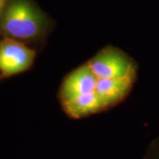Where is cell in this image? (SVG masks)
Listing matches in <instances>:
<instances>
[{
  "instance_id": "obj_3",
  "label": "cell",
  "mask_w": 159,
  "mask_h": 159,
  "mask_svg": "<svg viewBox=\"0 0 159 159\" xmlns=\"http://www.w3.org/2000/svg\"><path fill=\"white\" fill-rule=\"evenodd\" d=\"M35 57L33 49L21 41L5 38L0 41V73L10 77L28 69Z\"/></svg>"
},
{
  "instance_id": "obj_4",
  "label": "cell",
  "mask_w": 159,
  "mask_h": 159,
  "mask_svg": "<svg viewBox=\"0 0 159 159\" xmlns=\"http://www.w3.org/2000/svg\"><path fill=\"white\" fill-rule=\"evenodd\" d=\"M98 77L88 63L72 71L63 80L61 88L62 100L95 92Z\"/></svg>"
},
{
  "instance_id": "obj_1",
  "label": "cell",
  "mask_w": 159,
  "mask_h": 159,
  "mask_svg": "<svg viewBox=\"0 0 159 159\" xmlns=\"http://www.w3.org/2000/svg\"><path fill=\"white\" fill-rule=\"evenodd\" d=\"M2 28L14 39H33L44 31V15L30 0H12L4 11Z\"/></svg>"
},
{
  "instance_id": "obj_2",
  "label": "cell",
  "mask_w": 159,
  "mask_h": 159,
  "mask_svg": "<svg viewBox=\"0 0 159 159\" xmlns=\"http://www.w3.org/2000/svg\"><path fill=\"white\" fill-rule=\"evenodd\" d=\"M87 63L98 78H135L136 75L132 60L114 47L103 48Z\"/></svg>"
},
{
  "instance_id": "obj_6",
  "label": "cell",
  "mask_w": 159,
  "mask_h": 159,
  "mask_svg": "<svg viewBox=\"0 0 159 159\" xmlns=\"http://www.w3.org/2000/svg\"><path fill=\"white\" fill-rule=\"evenodd\" d=\"M63 105L64 110L74 118H80L105 108L102 100L95 92L63 100Z\"/></svg>"
},
{
  "instance_id": "obj_5",
  "label": "cell",
  "mask_w": 159,
  "mask_h": 159,
  "mask_svg": "<svg viewBox=\"0 0 159 159\" xmlns=\"http://www.w3.org/2000/svg\"><path fill=\"white\" fill-rule=\"evenodd\" d=\"M134 78H98L95 93L98 95L105 107L122 99L130 91Z\"/></svg>"
},
{
  "instance_id": "obj_7",
  "label": "cell",
  "mask_w": 159,
  "mask_h": 159,
  "mask_svg": "<svg viewBox=\"0 0 159 159\" xmlns=\"http://www.w3.org/2000/svg\"><path fill=\"white\" fill-rule=\"evenodd\" d=\"M6 5V0H0V13L3 11Z\"/></svg>"
}]
</instances>
